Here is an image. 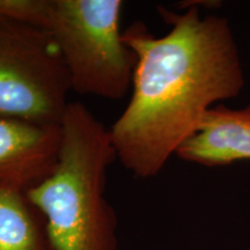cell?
<instances>
[{
	"label": "cell",
	"mask_w": 250,
	"mask_h": 250,
	"mask_svg": "<svg viewBox=\"0 0 250 250\" xmlns=\"http://www.w3.org/2000/svg\"><path fill=\"white\" fill-rule=\"evenodd\" d=\"M61 126L0 117V184L29 190L48 179L58 162Z\"/></svg>",
	"instance_id": "5"
},
{
	"label": "cell",
	"mask_w": 250,
	"mask_h": 250,
	"mask_svg": "<svg viewBox=\"0 0 250 250\" xmlns=\"http://www.w3.org/2000/svg\"><path fill=\"white\" fill-rule=\"evenodd\" d=\"M49 0H0V21L39 27L45 30Z\"/></svg>",
	"instance_id": "8"
},
{
	"label": "cell",
	"mask_w": 250,
	"mask_h": 250,
	"mask_svg": "<svg viewBox=\"0 0 250 250\" xmlns=\"http://www.w3.org/2000/svg\"><path fill=\"white\" fill-rule=\"evenodd\" d=\"M54 173L27 190L45 218L54 250H117V219L105 198L116 160L110 129L81 102H70L61 124Z\"/></svg>",
	"instance_id": "2"
},
{
	"label": "cell",
	"mask_w": 250,
	"mask_h": 250,
	"mask_svg": "<svg viewBox=\"0 0 250 250\" xmlns=\"http://www.w3.org/2000/svg\"><path fill=\"white\" fill-rule=\"evenodd\" d=\"M160 7L171 26L162 37L142 22L123 31L137 56L132 95L110 129L116 159L139 179H151L195 131L212 104L245 86L242 62L228 20Z\"/></svg>",
	"instance_id": "1"
},
{
	"label": "cell",
	"mask_w": 250,
	"mask_h": 250,
	"mask_svg": "<svg viewBox=\"0 0 250 250\" xmlns=\"http://www.w3.org/2000/svg\"><path fill=\"white\" fill-rule=\"evenodd\" d=\"M175 154L208 167L250 160V105L237 110L223 104L208 109Z\"/></svg>",
	"instance_id": "6"
},
{
	"label": "cell",
	"mask_w": 250,
	"mask_h": 250,
	"mask_svg": "<svg viewBox=\"0 0 250 250\" xmlns=\"http://www.w3.org/2000/svg\"><path fill=\"white\" fill-rule=\"evenodd\" d=\"M72 90L48 30L0 21V117L61 126Z\"/></svg>",
	"instance_id": "4"
},
{
	"label": "cell",
	"mask_w": 250,
	"mask_h": 250,
	"mask_svg": "<svg viewBox=\"0 0 250 250\" xmlns=\"http://www.w3.org/2000/svg\"><path fill=\"white\" fill-rule=\"evenodd\" d=\"M122 9L121 0H49L45 30L74 92L120 100L132 88L137 56L123 40Z\"/></svg>",
	"instance_id": "3"
},
{
	"label": "cell",
	"mask_w": 250,
	"mask_h": 250,
	"mask_svg": "<svg viewBox=\"0 0 250 250\" xmlns=\"http://www.w3.org/2000/svg\"><path fill=\"white\" fill-rule=\"evenodd\" d=\"M0 250H54L45 218L20 188L0 184Z\"/></svg>",
	"instance_id": "7"
}]
</instances>
